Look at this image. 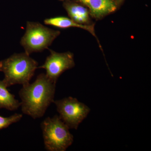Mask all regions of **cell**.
Returning a JSON list of instances; mask_svg holds the SVG:
<instances>
[{"instance_id": "cell-1", "label": "cell", "mask_w": 151, "mask_h": 151, "mask_svg": "<svg viewBox=\"0 0 151 151\" xmlns=\"http://www.w3.org/2000/svg\"><path fill=\"white\" fill-rule=\"evenodd\" d=\"M55 86L56 83L43 73L32 84L23 85L19 92L22 113L34 119L42 117L54 101Z\"/></svg>"}, {"instance_id": "cell-2", "label": "cell", "mask_w": 151, "mask_h": 151, "mask_svg": "<svg viewBox=\"0 0 151 151\" xmlns=\"http://www.w3.org/2000/svg\"><path fill=\"white\" fill-rule=\"evenodd\" d=\"M38 63L25 52L14 53L0 61V71L4 73L3 81L8 87L15 84L25 85L38 68Z\"/></svg>"}, {"instance_id": "cell-3", "label": "cell", "mask_w": 151, "mask_h": 151, "mask_svg": "<svg viewBox=\"0 0 151 151\" xmlns=\"http://www.w3.org/2000/svg\"><path fill=\"white\" fill-rule=\"evenodd\" d=\"M41 128L47 151H65L73 142L70 129L57 115L46 118L41 124Z\"/></svg>"}, {"instance_id": "cell-4", "label": "cell", "mask_w": 151, "mask_h": 151, "mask_svg": "<svg viewBox=\"0 0 151 151\" xmlns=\"http://www.w3.org/2000/svg\"><path fill=\"white\" fill-rule=\"evenodd\" d=\"M60 32L38 22L28 21L24 34L20 41L25 52L30 55L48 49Z\"/></svg>"}, {"instance_id": "cell-5", "label": "cell", "mask_w": 151, "mask_h": 151, "mask_svg": "<svg viewBox=\"0 0 151 151\" xmlns=\"http://www.w3.org/2000/svg\"><path fill=\"white\" fill-rule=\"evenodd\" d=\"M53 103L56 105L60 118L69 129H77L90 111L87 105L71 97L54 100Z\"/></svg>"}, {"instance_id": "cell-6", "label": "cell", "mask_w": 151, "mask_h": 151, "mask_svg": "<svg viewBox=\"0 0 151 151\" xmlns=\"http://www.w3.org/2000/svg\"><path fill=\"white\" fill-rule=\"evenodd\" d=\"M50 54L47 57L43 65L38 67L46 70L47 76L55 83L65 70H69L75 65L74 55L72 52H56L49 49Z\"/></svg>"}, {"instance_id": "cell-7", "label": "cell", "mask_w": 151, "mask_h": 151, "mask_svg": "<svg viewBox=\"0 0 151 151\" xmlns=\"http://www.w3.org/2000/svg\"><path fill=\"white\" fill-rule=\"evenodd\" d=\"M88 8L90 16L100 19L116 12L118 6L112 0H77Z\"/></svg>"}, {"instance_id": "cell-8", "label": "cell", "mask_w": 151, "mask_h": 151, "mask_svg": "<svg viewBox=\"0 0 151 151\" xmlns=\"http://www.w3.org/2000/svg\"><path fill=\"white\" fill-rule=\"evenodd\" d=\"M44 23L45 24L60 29L77 27L81 28V29L86 30L96 38L97 42L99 43V40H98L95 34V29H94L95 25L94 24L89 25L78 24L72 20L70 18L63 16L54 17L45 19L44 21Z\"/></svg>"}, {"instance_id": "cell-9", "label": "cell", "mask_w": 151, "mask_h": 151, "mask_svg": "<svg viewBox=\"0 0 151 151\" xmlns=\"http://www.w3.org/2000/svg\"><path fill=\"white\" fill-rule=\"evenodd\" d=\"M64 7L69 18L78 24H92L89 10L84 6L73 2L64 3Z\"/></svg>"}, {"instance_id": "cell-10", "label": "cell", "mask_w": 151, "mask_h": 151, "mask_svg": "<svg viewBox=\"0 0 151 151\" xmlns=\"http://www.w3.org/2000/svg\"><path fill=\"white\" fill-rule=\"evenodd\" d=\"M7 87L3 80H0V109L16 111L20 106L21 103L9 92Z\"/></svg>"}, {"instance_id": "cell-11", "label": "cell", "mask_w": 151, "mask_h": 151, "mask_svg": "<svg viewBox=\"0 0 151 151\" xmlns=\"http://www.w3.org/2000/svg\"><path fill=\"white\" fill-rule=\"evenodd\" d=\"M22 115L15 113L9 117H4L0 115V130L8 128L14 123L20 121Z\"/></svg>"}, {"instance_id": "cell-12", "label": "cell", "mask_w": 151, "mask_h": 151, "mask_svg": "<svg viewBox=\"0 0 151 151\" xmlns=\"http://www.w3.org/2000/svg\"><path fill=\"white\" fill-rule=\"evenodd\" d=\"M112 1L116 4V5L118 6H118H119V5L122 4L124 0H112Z\"/></svg>"}, {"instance_id": "cell-13", "label": "cell", "mask_w": 151, "mask_h": 151, "mask_svg": "<svg viewBox=\"0 0 151 151\" xmlns=\"http://www.w3.org/2000/svg\"><path fill=\"white\" fill-rule=\"evenodd\" d=\"M60 1H65V0H60Z\"/></svg>"}]
</instances>
